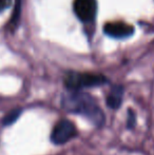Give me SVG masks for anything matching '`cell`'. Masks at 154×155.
Segmentation results:
<instances>
[{
  "instance_id": "2",
  "label": "cell",
  "mask_w": 154,
  "mask_h": 155,
  "mask_svg": "<svg viewBox=\"0 0 154 155\" xmlns=\"http://www.w3.org/2000/svg\"><path fill=\"white\" fill-rule=\"evenodd\" d=\"M108 80L103 75L92 73L70 72L64 77V84L71 91H77L84 88H92L107 84Z\"/></svg>"
},
{
  "instance_id": "3",
  "label": "cell",
  "mask_w": 154,
  "mask_h": 155,
  "mask_svg": "<svg viewBox=\"0 0 154 155\" xmlns=\"http://www.w3.org/2000/svg\"><path fill=\"white\" fill-rule=\"evenodd\" d=\"M77 135V129L72 121L61 119L55 124L51 134V140L55 145H64Z\"/></svg>"
},
{
  "instance_id": "5",
  "label": "cell",
  "mask_w": 154,
  "mask_h": 155,
  "mask_svg": "<svg viewBox=\"0 0 154 155\" xmlns=\"http://www.w3.org/2000/svg\"><path fill=\"white\" fill-rule=\"evenodd\" d=\"M103 32L113 38H127L134 33V28L123 21H116L107 23L103 28Z\"/></svg>"
},
{
  "instance_id": "9",
  "label": "cell",
  "mask_w": 154,
  "mask_h": 155,
  "mask_svg": "<svg viewBox=\"0 0 154 155\" xmlns=\"http://www.w3.org/2000/svg\"><path fill=\"white\" fill-rule=\"evenodd\" d=\"M10 3H11V0H0V12L5 10L6 8H8Z\"/></svg>"
},
{
  "instance_id": "8",
  "label": "cell",
  "mask_w": 154,
  "mask_h": 155,
  "mask_svg": "<svg viewBox=\"0 0 154 155\" xmlns=\"http://www.w3.org/2000/svg\"><path fill=\"white\" fill-rule=\"evenodd\" d=\"M135 114L133 113L132 110H129L128 111V120H127V127L130 129H132L134 126H135Z\"/></svg>"
},
{
  "instance_id": "6",
  "label": "cell",
  "mask_w": 154,
  "mask_h": 155,
  "mask_svg": "<svg viewBox=\"0 0 154 155\" xmlns=\"http://www.w3.org/2000/svg\"><path fill=\"white\" fill-rule=\"evenodd\" d=\"M123 96V88L121 86L112 87L107 97V104L111 109H118L121 106Z\"/></svg>"
},
{
  "instance_id": "7",
  "label": "cell",
  "mask_w": 154,
  "mask_h": 155,
  "mask_svg": "<svg viewBox=\"0 0 154 155\" xmlns=\"http://www.w3.org/2000/svg\"><path fill=\"white\" fill-rule=\"evenodd\" d=\"M21 112H22L21 109H14V110H12L10 113H8V114L5 115V117L3 118V120H2L3 126H10V124H14L15 121L18 119V117L20 116Z\"/></svg>"
},
{
  "instance_id": "4",
  "label": "cell",
  "mask_w": 154,
  "mask_h": 155,
  "mask_svg": "<svg viewBox=\"0 0 154 155\" xmlns=\"http://www.w3.org/2000/svg\"><path fill=\"white\" fill-rule=\"evenodd\" d=\"M73 8L76 16L84 22H90L96 16V0H74Z\"/></svg>"
},
{
  "instance_id": "1",
  "label": "cell",
  "mask_w": 154,
  "mask_h": 155,
  "mask_svg": "<svg viewBox=\"0 0 154 155\" xmlns=\"http://www.w3.org/2000/svg\"><path fill=\"white\" fill-rule=\"evenodd\" d=\"M61 106L68 112L84 115L96 127H101L105 124V114L95 98L88 93L72 90V92L62 96Z\"/></svg>"
}]
</instances>
